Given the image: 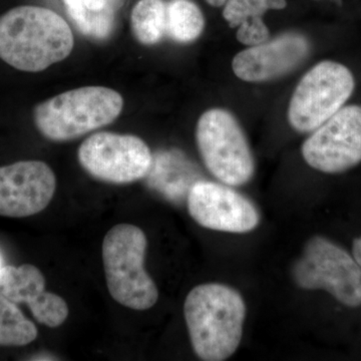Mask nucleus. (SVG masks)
Here are the masks:
<instances>
[{
	"instance_id": "f257e3e1",
	"label": "nucleus",
	"mask_w": 361,
	"mask_h": 361,
	"mask_svg": "<svg viewBox=\"0 0 361 361\" xmlns=\"http://www.w3.org/2000/svg\"><path fill=\"white\" fill-rule=\"evenodd\" d=\"M73 45L71 26L51 9L23 6L0 16V59L16 70H47L68 58Z\"/></svg>"
},
{
	"instance_id": "f03ea898",
	"label": "nucleus",
	"mask_w": 361,
	"mask_h": 361,
	"mask_svg": "<svg viewBox=\"0 0 361 361\" xmlns=\"http://www.w3.org/2000/svg\"><path fill=\"white\" fill-rule=\"evenodd\" d=\"M184 314L200 360H226L239 348L246 304L238 291L220 283L198 285L186 297Z\"/></svg>"
},
{
	"instance_id": "7ed1b4c3",
	"label": "nucleus",
	"mask_w": 361,
	"mask_h": 361,
	"mask_svg": "<svg viewBox=\"0 0 361 361\" xmlns=\"http://www.w3.org/2000/svg\"><path fill=\"white\" fill-rule=\"evenodd\" d=\"M123 108V97L115 90L78 87L37 104L33 120L47 140L68 142L115 122Z\"/></svg>"
},
{
	"instance_id": "20e7f679",
	"label": "nucleus",
	"mask_w": 361,
	"mask_h": 361,
	"mask_svg": "<svg viewBox=\"0 0 361 361\" xmlns=\"http://www.w3.org/2000/svg\"><path fill=\"white\" fill-rule=\"evenodd\" d=\"M148 240L137 226L118 224L103 241V264L111 296L125 307L148 310L159 299L156 283L145 268Z\"/></svg>"
},
{
	"instance_id": "39448f33",
	"label": "nucleus",
	"mask_w": 361,
	"mask_h": 361,
	"mask_svg": "<svg viewBox=\"0 0 361 361\" xmlns=\"http://www.w3.org/2000/svg\"><path fill=\"white\" fill-rule=\"evenodd\" d=\"M196 142L206 168L227 186H243L255 173V161L238 121L229 111L211 109L199 118Z\"/></svg>"
},
{
	"instance_id": "423d86ee",
	"label": "nucleus",
	"mask_w": 361,
	"mask_h": 361,
	"mask_svg": "<svg viewBox=\"0 0 361 361\" xmlns=\"http://www.w3.org/2000/svg\"><path fill=\"white\" fill-rule=\"evenodd\" d=\"M300 288L322 289L337 301L357 307L361 304V267L353 256L324 237H312L292 268Z\"/></svg>"
},
{
	"instance_id": "0eeeda50",
	"label": "nucleus",
	"mask_w": 361,
	"mask_h": 361,
	"mask_svg": "<svg viewBox=\"0 0 361 361\" xmlns=\"http://www.w3.org/2000/svg\"><path fill=\"white\" fill-rule=\"evenodd\" d=\"M355 85L345 66L331 61L317 63L294 90L287 115L291 127L297 132H313L343 108Z\"/></svg>"
},
{
	"instance_id": "6e6552de",
	"label": "nucleus",
	"mask_w": 361,
	"mask_h": 361,
	"mask_svg": "<svg viewBox=\"0 0 361 361\" xmlns=\"http://www.w3.org/2000/svg\"><path fill=\"white\" fill-rule=\"evenodd\" d=\"M78 159L94 179L123 185L145 179L153 154L147 142L137 135L99 132L82 142Z\"/></svg>"
},
{
	"instance_id": "1a4fd4ad",
	"label": "nucleus",
	"mask_w": 361,
	"mask_h": 361,
	"mask_svg": "<svg viewBox=\"0 0 361 361\" xmlns=\"http://www.w3.org/2000/svg\"><path fill=\"white\" fill-rule=\"evenodd\" d=\"M302 156L310 167L329 174L358 165L361 161V106H344L313 130L304 142Z\"/></svg>"
},
{
	"instance_id": "9d476101",
	"label": "nucleus",
	"mask_w": 361,
	"mask_h": 361,
	"mask_svg": "<svg viewBox=\"0 0 361 361\" xmlns=\"http://www.w3.org/2000/svg\"><path fill=\"white\" fill-rule=\"evenodd\" d=\"M190 216L202 227L215 231L248 233L260 222L257 208L245 196L218 183L200 180L187 197Z\"/></svg>"
},
{
	"instance_id": "9b49d317",
	"label": "nucleus",
	"mask_w": 361,
	"mask_h": 361,
	"mask_svg": "<svg viewBox=\"0 0 361 361\" xmlns=\"http://www.w3.org/2000/svg\"><path fill=\"white\" fill-rule=\"evenodd\" d=\"M56 178L42 161L0 167V216L23 218L44 211L54 198Z\"/></svg>"
},
{
	"instance_id": "f8f14e48",
	"label": "nucleus",
	"mask_w": 361,
	"mask_h": 361,
	"mask_svg": "<svg viewBox=\"0 0 361 361\" xmlns=\"http://www.w3.org/2000/svg\"><path fill=\"white\" fill-rule=\"evenodd\" d=\"M310 52L307 37L298 32H286L240 51L233 59L232 68L244 82H268L295 71Z\"/></svg>"
},
{
	"instance_id": "ddd939ff",
	"label": "nucleus",
	"mask_w": 361,
	"mask_h": 361,
	"mask_svg": "<svg viewBox=\"0 0 361 361\" xmlns=\"http://www.w3.org/2000/svg\"><path fill=\"white\" fill-rule=\"evenodd\" d=\"M0 293L14 303H26L33 317L49 327L66 322L70 310L65 299L45 291V278L35 266H4L0 270Z\"/></svg>"
},
{
	"instance_id": "4468645a",
	"label": "nucleus",
	"mask_w": 361,
	"mask_h": 361,
	"mask_svg": "<svg viewBox=\"0 0 361 361\" xmlns=\"http://www.w3.org/2000/svg\"><path fill=\"white\" fill-rule=\"evenodd\" d=\"M198 167L179 149H163L153 155L151 168L145 177L147 185L174 203L187 200L190 190L201 179Z\"/></svg>"
},
{
	"instance_id": "2eb2a0df",
	"label": "nucleus",
	"mask_w": 361,
	"mask_h": 361,
	"mask_svg": "<svg viewBox=\"0 0 361 361\" xmlns=\"http://www.w3.org/2000/svg\"><path fill=\"white\" fill-rule=\"evenodd\" d=\"M285 6V0H228L223 16L231 27H238L237 39L253 47L269 39V30L262 20L263 16L269 9Z\"/></svg>"
},
{
	"instance_id": "dca6fc26",
	"label": "nucleus",
	"mask_w": 361,
	"mask_h": 361,
	"mask_svg": "<svg viewBox=\"0 0 361 361\" xmlns=\"http://www.w3.org/2000/svg\"><path fill=\"white\" fill-rule=\"evenodd\" d=\"M66 13L78 32L92 40L108 39L115 28L111 0H63Z\"/></svg>"
},
{
	"instance_id": "f3484780",
	"label": "nucleus",
	"mask_w": 361,
	"mask_h": 361,
	"mask_svg": "<svg viewBox=\"0 0 361 361\" xmlns=\"http://www.w3.org/2000/svg\"><path fill=\"white\" fill-rule=\"evenodd\" d=\"M130 27L141 44L155 45L167 35V2L140 0L130 14Z\"/></svg>"
},
{
	"instance_id": "a211bd4d",
	"label": "nucleus",
	"mask_w": 361,
	"mask_h": 361,
	"mask_svg": "<svg viewBox=\"0 0 361 361\" xmlns=\"http://www.w3.org/2000/svg\"><path fill=\"white\" fill-rule=\"evenodd\" d=\"M205 27L203 13L191 0L167 2V35L178 44H191Z\"/></svg>"
},
{
	"instance_id": "6ab92c4d",
	"label": "nucleus",
	"mask_w": 361,
	"mask_h": 361,
	"mask_svg": "<svg viewBox=\"0 0 361 361\" xmlns=\"http://www.w3.org/2000/svg\"><path fill=\"white\" fill-rule=\"evenodd\" d=\"M37 337V329L13 301L0 293V346H25Z\"/></svg>"
},
{
	"instance_id": "aec40b11",
	"label": "nucleus",
	"mask_w": 361,
	"mask_h": 361,
	"mask_svg": "<svg viewBox=\"0 0 361 361\" xmlns=\"http://www.w3.org/2000/svg\"><path fill=\"white\" fill-rule=\"evenodd\" d=\"M353 256L361 267V236L353 241Z\"/></svg>"
},
{
	"instance_id": "412c9836",
	"label": "nucleus",
	"mask_w": 361,
	"mask_h": 361,
	"mask_svg": "<svg viewBox=\"0 0 361 361\" xmlns=\"http://www.w3.org/2000/svg\"><path fill=\"white\" fill-rule=\"evenodd\" d=\"M207 2H208L210 6H212L214 7H219L224 6L226 2L228 1V0H206Z\"/></svg>"
},
{
	"instance_id": "4be33fe9",
	"label": "nucleus",
	"mask_w": 361,
	"mask_h": 361,
	"mask_svg": "<svg viewBox=\"0 0 361 361\" xmlns=\"http://www.w3.org/2000/svg\"><path fill=\"white\" fill-rule=\"evenodd\" d=\"M2 263H4V261H2L1 254H0V270H1L2 267H4V266H2Z\"/></svg>"
}]
</instances>
